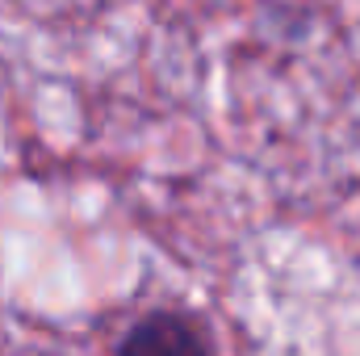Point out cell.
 I'll return each mask as SVG.
<instances>
[{
    "label": "cell",
    "instance_id": "1",
    "mask_svg": "<svg viewBox=\"0 0 360 356\" xmlns=\"http://www.w3.org/2000/svg\"><path fill=\"white\" fill-rule=\"evenodd\" d=\"M155 348H176V352H193V348H205V340L184 327L180 319H147L139 331H130L122 340V352H155Z\"/></svg>",
    "mask_w": 360,
    "mask_h": 356
}]
</instances>
